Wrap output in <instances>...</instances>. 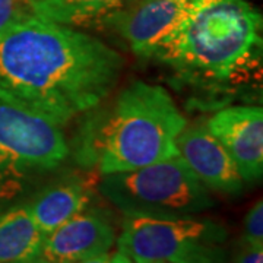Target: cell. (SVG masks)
I'll return each instance as SVG.
<instances>
[{
  "mask_svg": "<svg viewBox=\"0 0 263 263\" xmlns=\"http://www.w3.org/2000/svg\"><path fill=\"white\" fill-rule=\"evenodd\" d=\"M78 263H133L127 257V256H124L122 252H107V253L100 254V256H95V257H91V259H88V260H82V262H78Z\"/></svg>",
  "mask_w": 263,
  "mask_h": 263,
  "instance_id": "e0dca14e",
  "label": "cell"
},
{
  "mask_svg": "<svg viewBox=\"0 0 263 263\" xmlns=\"http://www.w3.org/2000/svg\"><path fill=\"white\" fill-rule=\"evenodd\" d=\"M16 263H53L47 260L46 257H43V256H35V257H31V259H27V260H22V262H16Z\"/></svg>",
  "mask_w": 263,
  "mask_h": 263,
  "instance_id": "ac0fdd59",
  "label": "cell"
},
{
  "mask_svg": "<svg viewBox=\"0 0 263 263\" xmlns=\"http://www.w3.org/2000/svg\"><path fill=\"white\" fill-rule=\"evenodd\" d=\"M186 124L162 86L135 81L85 113L69 149L76 164L101 176L130 171L177 155L176 139Z\"/></svg>",
  "mask_w": 263,
  "mask_h": 263,
  "instance_id": "7a4b0ae2",
  "label": "cell"
},
{
  "mask_svg": "<svg viewBox=\"0 0 263 263\" xmlns=\"http://www.w3.org/2000/svg\"><path fill=\"white\" fill-rule=\"evenodd\" d=\"M116 238V228L107 216L84 209L44 237L40 256L53 263L82 262L110 252Z\"/></svg>",
  "mask_w": 263,
  "mask_h": 263,
  "instance_id": "30bf717a",
  "label": "cell"
},
{
  "mask_svg": "<svg viewBox=\"0 0 263 263\" xmlns=\"http://www.w3.org/2000/svg\"><path fill=\"white\" fill-rule=\"evenodd\" d=\"M124 0H31V10L38 18L65 27L105 24Z\"/></svg>",
  "mask_w": 263,
  "mask_h": 263,
  "instance_id": "4fadbf2b",
  "label": "cell"
},
{
  "mask_svg": "<svg viewBox=\"0 0 263 263\" xmlns=\"http://www.w3.org/2000/svg\"><path fill=\"white\" fill-rule=\"evenodd\" d=\"M245 245L263 246V203L259 200L247 212L245 219Z\"/></svg>",
  "mask_w": 263,
  "mask_h": 263,
  "instance_id": "5bb4252c",
  "label": "cell"
},
{
  "mask_svg": "<svg viewBox=\"0 0 263 263\" xmlns=\"http://www.w3.org/2000/svg\"><path fill=\"white\" fill-rule=\"evenodd\" d=\"M149 57L193 88L234 89L260 72L262 16L246 0H202Z\"/></svg>",
  "mask_w": 263,
  "mask_h": 263,
  "instance_id": "3957f363",
  "label": "cell"
},
{
  "mask_svg": "<svg viewBox=\"0 0 263 263\" xmlns=\"http://www.w3.org/2000/svg\"><path fill=\"white\" fill-rule=\"evenodd\" d=\"M202 0H152L124 6L107 19L138 56L149 57L154 48L189 18Z\"/></svg>",
  "mask_w": 263,
  "mask_h": 263,
  "instance_id": "52a82bcc",
  "label": "cell"
},
{
  "mask_svg": "<svg viewBox=\"0 0 263 263\" xmlns=\"http://www.w3.org/2000/svg\"><path fill=\"white\" fill-rule=\"evenodd\" d=\"M91 190L82 180L59 181L35 195L28 203L38 230L46 237L88 208Z\"/></svg>",
  "mask_w": 263,
  "mask_h": 263,
  "instance_id": "8fae6325",
  "label": "cell"
},
{
  "mask_svg": "<svg viewBox=\"0 0 263 263\" xmlns=\"http://www.w3.org/2000/svg\"><path fill=\"white\" fill-rule=\"evenodd\" d=\"M100 192L123 215H196L214 206L208 189L179 155L141 168L105 174Z\"/></svg>",
  "mask_w": 263,
  "mask_h": 263,
  "instance_id": "5b68a950",
  "label": "cell"
},
{
  "mask_svg": "<svg viewBox=\"0 0 263 263\" xmlns=\"http://www.w3.org/2000/svg\"><path fill=\"white\" fill-rule=\"evenodd\" d=\"M29 13L31 0H0V34Z\"/></svg>",
  "mask_w": 263,
  "mask_h": 263,
  "instance_id": "9a60e30c",
  "label": "cell"
},
{
  "mask_svg": "<svg viewBox=\"0 0 263 263\" xmlns=\"http://www.w3.org/2000/svg\"><path fill=\"white\" fill-rule=\"evenodd\" d=\"M177 155L208 190L237 195L245 187V180L233 158L206 123L184 126L176 139Z\"/></svg>",
  "mask_w": 263,
  "mask_h": 263,
  "instance_id": "9c48e42d",
  "label": "cell"
},
{
  "mask_svg": "<svg viewBox=\"0 0 263 263\" xmlns=\"http://www.w3.org/2000/svg\"><path fill=\"white\" fill-rule=\"evenodd\" d=\"M69 155L62 126L0 98V200L59 170Z\"/></svg>",
  "mask_w": 263,
  "mask_h": 263,
  "instance_id": "8992f818",
  "label": "cell"
},
{
  "mask_svg": "<svg viewBox=\"0 0 263 263\" xmlns=\"http://www.w3.org/2000/svg\"><path fill=\"white\" fill-rule=\"evenodd\" d=\"M122 70L101 40L34 13L0 34V98L59 126L105 101Z\"/></svg>",
  "mask_w": 263,
  "mask_h": 263,
  "instance_id": "6da1fadb",
  "label": "cell"
},
{
  "mask_svg": "<svg viewBox=\"0 0 263 263\" xmlns=\"http://www.w3.org/2000/svg\"><path fill=\"white\" fill-rule=\"evenodd\" d=\"M146 2H152V0H126V5L124 6H135V5H141V3H146Z\"/></svg>",
  "mask_w": 263,
  "mask_h": 263,
  "instance_id": "d6986e66",
  "label": "cell"
},
{
  "mask_svg": "<svg viewBox=\"0 0 263 263\" xmlns=\"http://www.w3.org/2000/svg\"><path fill=\"white\" fill-rule=\"evenodd\" d=\"M206 127L233 158L245 183H253L262 177V107H227L219 110L208 120Z\"/></svg>",
  "mask_w": 263,
  "mask_h": 263,
  "instance_id": "ba28073f",
  "label": "cell"
},
{
  "mask_svg": "<svg viewBox=\"0 0 263 263\" xmlns=\"http://www.w3.org/2000/svg\"><path fill=\"white\" fill-rule=\"evenodd\" d=\"M227 228L193 215H124L117 250L133 263H228Z\"/></svg>",
  "mask_w": 263,
  "mask_h": 263,
  "instance_id": "277c9868",
  "label": "cell"
},
{
  "mask_svg": "<svg viewBox=\"0 0 263 263\" xmlns=\"http://www.w3.org/2000/svg\"><path fill=\"white\" fill-rule=\"evenodd\" d=\"M235 263H263V246L245 245Z\"/></svg>",
  "mask_w": 263,
  "mask_h": 263,
  "instance_id": "2e32d148",
  "label": "cell"
},
{
  "mask_svg": "<svg viewBox=\"0 0 263 263\" xmlns=\"http://www.w3.org/2000/svg\"><path fill=\"white\" fill-rule=\"evenodd\" d=\"M44 235L34 222L28 203L0 212V263H16L41 252Z\"/></svg>",
  "mask_w": 263,
  "mask_h": 263,
  "instance_id": "7c38bea8",
  "label": "cell"
}]
</instances>
